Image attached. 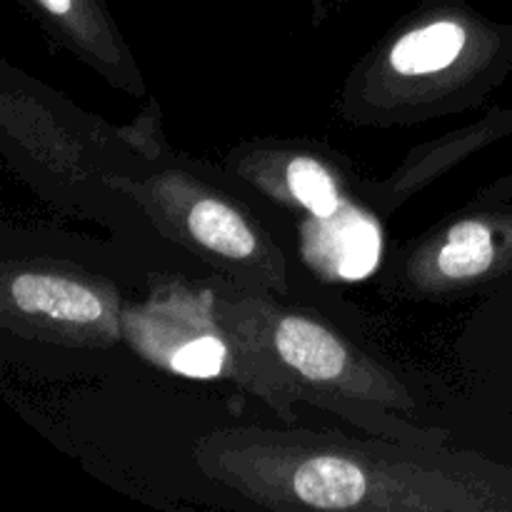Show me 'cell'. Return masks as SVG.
<instances>
[{"label": "cell", "mask_w": 512, "mask_h": 512, "mask_svg": "<svg viewBox=\"0 0 512 512\" xmlns=\"http://www.w3.org/2000/svg\"><path fill=\"white\" fill-rule=\"evenodd\" d=\"M0 323L28 338L108 348L123 335L118 295L93 275L65 265L5 263Z\"/></svg>", "instance_id": "cell-6"}, {"label": "cell", "mask_w": 512, "mask_h": 512, "mask_svg": "<svg viewBox=\"0 0 512 512\" xmlns=\"http://www.w3.org/2000/svg\"><path fill=\"white\" fill-rule=\"evenodd\" d=\"M45 33L88 63L110 85L145 95V80L113 23L105 0H23Z\"/></svg>", "instance_id": "cell-8"}, {"label": "cell", "mask_w": 512, "mask_h": 512, "mask_svg": "<svg viewBox=\"0 0 512 512\" xmlns=\"http://www.w3.org/2000/svg\"><path fill=\"white\" fill-rule=\"evenodd\" d=\"M115 193L140 205L160 233L178 240L230 283L258 293H288V265L258 220L235 198L183 168H143L110 178Z\"/></svg>", "instance_id": "cell-4"}, {"label": "cell", "mask_w": 512, "mask_h": 512, "mask_svg": "<svg viewBox=\"0 0 512 512\" xmlns=\"http://www.w3.org/2000/svg\"><path fill=\"white\" fill-rule=\"evenodd\" d=\"M230 165L260 193L315 218L333 215L345 203L338 178L320 155L288 148L235 150Z\"/></svg>", "instance_id": "cell-9"}, {"label": "cell", "mask_w": 512, "mask_h": 512, "mask_svg": "<svg viewBox=\"0 0 512 512\" xmlns=\"http://www.w3.org/2000/svg\"><path fill=\"white\" fill-rule=\"evenodd\" d=\"M303 260L328 280H363L383 255V235L373 215L345 200L333 215H308L300 233Z\"/></svg>", "instance_id": "cell-10"}, {"label": "cell", "mask_w": 512, "mask_h": 512, "mask_svg": "<svg viewBox=\"0 0 512 512\" xmlns=\"http://www.w3.org/2000/svg\"><path fill=\"white\" fill-rule=\"evenodd\" d=\"M335 3H343V0H335Z\"/></svg>", "instance_id": "cell-11"}, {"label": "cell", "mask_w": 512, "mask_h": 512, "mask_svg": "<svg viewBox=\"0 0 512 512\" xmlns=\"http://www.w3.org/2000/svg\"><path fill=\"white\" fill-rule=\"evenodd\" d=\"M512 265V218L463 215L425 238L403 265V280L425 298L465 295Z\"/></svg>", "instance_id": "cell-7"}, {"label": "cell", "mask_w": 512, "mask_h": 512, "mask_svg": "<svg viewBox=\"0 0 512 512\" xmlns=\"http://www.w3.org/2000/svg\"><path fill=\"white\" fill-rule=\"evenodd\" d=\"M213 308L235 350L233 378L295 423L293 405L338 413L370 433L443 445L448 435L413 423L418 403L398 375L363 353L318 315L283 308L270 293L225 283L210 290Z\"/></svg>", "instance_id": "cell-2"}, {"label": "cell", "mask_w": 512, "mask_h": 512, "mask_svg": "<svg viewBox=\"0 0 512 512\" xmlns=\"http://www.w3.org/2000/svg\"><path fill=\"white\" fill-rule=\"evenodd\" d=\"M13 75V70H10ZM3 83V140L18 168L35 175L43 190L58 195L110 190V178L135 175L153 155L128 145H113L115 130L78 113L50 90L30 85L23 75Z\"/></svg>", "instance_id": "cell-5"}, {"label": "cell", "mask_w": 512, "mask_h": 512, "mask_svg": "<svg viewBox=\"0 0 512 512\" xmlns=\"http://www.w3.org/2000/svg\"><path fill=\"white\" fill-rule=\"evenodd\" d=\"M443 445L245 425L205 435L195 463L205 478L268 510H512V473Z\"/></svg>", "instance_id": "cell-1"}, {"label": "cell", "mask_w": 512, "mask_h": 512, "mask_svg": "<svg viewBox=\"0 0 512 512\" xmlns=\"http://www.w3.org/2000/svg\"><path fill=\"white\" fill-rule=\"evenodd\" d=\"M510 60L503 30L460 0H430L353 70L343 115L385 128L458 113L500 83Z\"/></svg>", "instance_id": "cell-3"}]
</instances>
